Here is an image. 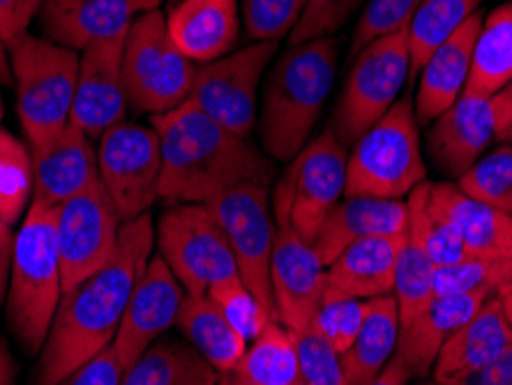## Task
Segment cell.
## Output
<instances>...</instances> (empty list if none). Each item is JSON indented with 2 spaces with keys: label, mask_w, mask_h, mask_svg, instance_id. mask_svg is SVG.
I'll use <instances>...</instances> for the list:
<instances>
[{
  "label": "cell",
  "mask_w": 512,
  "mask_h": 385,
  "mask_svg": "<svg viewBox=\"0 0 512 385\" xmlns=\"http://www.w3.org/2000/svg\"><path fill=\"white\" fill-rule=\"evenodd\" d=\"M7 54L12 86L17 88L19 120L28 143L54 137L70 125L79 77L77 51L26 33L7 44Z\"/></svg>",
  "instance_id": "obj_6"
},
{
  "label": "cell",
  "mask_w": 512,
  "mask_h": 385,
  "mask_svg": "<svg viewBox=\"0 0 512 385\" xmlns=\"http://www.w3.org/2000/svg\"><path fill=\"white\" fill-rule=\"evenodd\" d=\"M406 206H409L406 238L434 263V268L453 266V263L471 256L450 222L434 208L432 199H429L427 180L406 196Z\"/></svg>",
  "instance_id": "obj_34"
},
{
  "label": "cell",
  "mask_w": 512,
  "mask_h": 385,
  "mask_svg": "<svg viewBox=\"0 0 512 385\" xmlns=\"http://www.w3.org/2000/svg\"><path fill=\"white\" fill-rule=\"evenodd\" d=\"M409 231V206L397 199H376V196L346 194L330 210L328 220L316 233L312 247L326 263L342 254L346 247L365 238H397Z\"/></svg>",
  "instance_id": "obj_24"
},
{
  "label": "cell",
  "mask_w": 512,
  "mask_h": 385,
  "mask_svg": "<svg viewBox=\"0 0 512 385\" xmlns=\"http://www.w3.org/2000/svg\"><path fill=\"white\" fill-rule=\"evenodd\" d=\"M197 65L171 40L160 10L141 12L125 37L123 81L127 107L134 113H160L180 107L192 93Z\"/></svg>",
  "instance_id": "obj_7"
},
{
  "label": "cell",
  "mask_w": 512,
  "mask_h": 385,
  "mask_svg": "<svg viewBox=\"0 0 512 385\" xmlns=\"http://www.w3.org/2000/svg\"><path fill=\"white\" fill-rule=\"evenodd\" d=\"M33 201V157L24 141L0 127V222L14 226Z\"/></svg>",
  "instance_id": "obj_35"
},
{
  "label": "cell",
  "mask_w": 512,
  "mask_h": 385,
  "mask_svg": "<svg viewBox=\"0 0 512 385\" xmlns=\"http://www.w3.org/2000/svg\"><path fill=\"white\" fill-rule=\"evenodd\" d=\"M489 102H492V111L496 120V134H499V139H503V134L512 127V81L501 90V93H496Z\"/></svg>",
  "instance_id": "obj_49"
},
{
  "label": "cell",
  "mask_w": 512,
  "mask_h": 385,
  "mask_svg": "<svg viewBox=\"0 0 512 385\" xmlns=\"http://www.w3.org/2000/svg\"><path fill=\"white\" fill-rule=\"evenodd\" d=\"M499 139L492 102L487 97L462 95L434 120L427 132V150L436 169L459 178Z\"/></svg>",
  "instance_id": "obj_20"
},
{
  "label": "cell",
  "mask_w": 512,
  "mask_h": 385,
  "mask_svg": "<svg viewBox=\"0 0 512 385\" xmlns=\"http://www.w3.org/2000/svg\"><path fill=\"white\" fill-rule=\"evenodd\" d=\"M123 224L100 183L60 203L56 208V238L63 293L84 282L114 256Z\"/></svg>",
  "instance_id": "obj_14"
},
{
  "label": "cell",
  "mask_w": 512,
  "mask_h": 385,
  "mask_svg": "<svg viewBox=\"0 0 512 385\" xmlns=\"http://www.w3.org/2000/svg\"><path fill=\"white\" fill-rule=\"evenodd\" d=\"M457 187L471 199L483 201L487 206L499 208L512 215V146L492 150L471 166L464 176H459Z\"/></svg>",
  "instance_id": "obj_37"
},
{
  "label": "cell",
  "mask_w": 512,
  "mask_h": 385,
  "mask_svg": "<svg viewBox=\"0 0 512 385\" xmlns=\"http://www.w3.org/2000/svg\"><path fill=\"white\" fill-rule=\"evenodd\" d=\"M305 0H240V19L252 42H280L298 26Z\"/></svg>",
  "instance_id": "obj_39"
},
{
  "label": "cell",
  "mask_w": 512,
  "mask_h": 385,
  "mask_svg": "<svg viewBox=\"0 0 512 385\" xmlns=\"http://www.w3.org/2000/svg\"><path fill=\"white\" fill-rule=\"evenodd\" d=\"M220 374L187 342L160 337L125 369L120 385H217Z\"/></svg>",
  "instance_id": "obj_31"
},
{
  "label": "cell",
  "mask_w": 512,
  "mask_h": 385,
  "mask_svg": "<svg viewBox=\"0 0 512 385\" xmlns=\"http://www.w3.org/2000/svg\"><path fill=\"white\" fill-rule=\"evenodd\" d=\"M427 190L434 208L453 226L466 252L503 270L512 284V215L471 199L457 183L427 180Z\"/></svg>",
  "instance_id": "obj_18"
},
{
  "label": "cell",
  "mask_w": 512,
  "mask_h": 385,
  "mask_svg": "<svg viewBox=\"0 0 512 385\" xmlns=\"http://www.w3.org/2000/svg\"><path fill=\"white\" fill-rule=\"evenodd\" d=\"M33 157V201L58 208L100 183L97 150L72 123L40 143H28Z\"/></svg>",
  "instance_id": "obj_19"
},
{
  "label": "cell",
  "mask_w": 512,
  "mask_h": 385,
  "mask_svg": "<svg viewBox=\"0 0 512 385\" xmlns=\"http://www.w3.org/2000/svg\"><path fill=\"white\" fill-rule=\"evenodd\" d=\"M340 40L289 44L263 77L261 109L256 116L261 150L273 162H291L312 139L335 86Z\"/></svg>",
  "instance_id": "obj_3"
},
{
  "label": "cell",
  "mask_w": 512,
  "mask_h": 385,
  "mask_svg": "<svg viewBox=\"0 0 512 385\" xmlns=\"http://www.w3.org/2000/svg\"><path fill=\"white\" fill-rule=\"evenodd\" d=\"M44 0H0V37L5 44L26 35Z\"/></svg>",
  "instance_id": "obj_46"
},
{
  "label": "cell",
  "mask_w": 512,
  "mask_h": 385,
  "mask_svg": "<svg viewBox=\"0 0 512 385\" xmlns=\"http://www.w3.org/2000/svg\"><path fill=\"white\" fill-rule=\"evenodd\" d=\"M155 245L190 296H208L210 286L240 277L229 240L206 203H178L164 210Z\"/></svg>",
  "instance_id": "obj_10"
},
{
  "label": "cell",
  "mask_w": 512,
  "mask_h": 385,
  "mask_svg": "<svg viewBox=\"0 0 512 385\" xmlns=\"http://www.w3.org/2000/svg\"><path fill=\"white\" fill-rule=\"evenodd\" d=\"M97 171L120 220L148 215L160 201L162 180V150L153 127L123 120L104 132L97 146Z\"/></svg>",
  "instance_id": "obj_12"
},
{
  "label": "cell",
  "mask_w": 512,
  "mask_h": 385,
  "mask_svg": "<svg viewBox=\"0 0 512 385\" xmlns=\"http://www.w3.org/2000/svg\"><path fill=\"white\" fill-rule=\"evenodd\" d=\"M123 51L125 40L97 42L81 51L70 123L90 141H100L104 132L125 120Z\"/></svg>",
  "instance_id": "obj_17"
},
{
  "label": "cell",
  "mask_w": 512,
  "mask_h": 385,
  "mask_svg": "<svg viewBox=\"0 0 512 385\" xmlns=\"http://www.w3.org/2000/svg\"><path fill=\"white\" fill-rule=\"evenodd\" d=\"M153 217L125 222L118 247L100 270L63 293L40 351L33 385H58L114 344L134 286L153 259Z\"/></svg>",
  "instance_id": "obj_1"
},
{
  "label": "cell",
  "mask_w": 512,
  "mask_h": 385,
  "mask_svg": "<svg viewBox=\"0 0 512 385\" xmlns=\"http://www.w3.org/2000/svg\"><path fill=\"white\" fill-rule=\"evenodd\" d=\"M217 385H247V383L240 381L236 374H222L220 381H217Z\"/></svg>",
  "instance_id": "obj_55"
},
{
  "label": "cell",
  "mask_w": 512,
  "mask_h": 385,
  "mask_svg": "<svg viewBox=\"0 0 512 385\" xmlns=\"http://www.w3.org/2000/svg\"><path fill=\"white\" fill-rule=\"evenodd\" d=\"M512 81V0L494 7L483 19L473 44L471 74L464 95L492 100Z\"/></svg>",
  "instance_id": "obj_30"
},
{
  "label": "cell",
  "mask_w": 512,
  "mask_h": 385,
  "mask_svg": "<svg viewBox=\"0 0 512 385\" xmlns=\"http://www.w3.org/2000/svg\"><path fill=\"white\" fill-rule=\"evenodd\" d=\"M164 19L171 40L194 65L231 54L243 28L238 0H178Z\"/></svg>",
  "instance_id": "obj_23"
},
{
  "label": "cell",
  "mask_w": 512,
  "mask_h": 385,
  "mask_svg": "<svg viewBox=\"0 0 512 385\" xmlns=\"http://www.w3.org/2000/svg\"><path fill=\"white\" fill-rule=\"evenodd\" d=\"M293 337L298 349L300 381L307 385H351L346 379L342 356L319 330L310 326Z\"/></svg>",
  "instance_id": "obj_41"
},
{
  "label": "cell",
  "mask_w": 512,
  "mask_h": 385,
  "mask_svg": "<svg viewBox=\"0 0 512 385\" xmlns=\"http://www.w3.org/2000/svg\"><path fill=\"white\" fill-rule=\"evenodd\" d=\"M501 141H506V143H510V146H512V127H510V130H508L506 134H503Z\"/></svg>",
  "instance_id": "obj_56"
},
{
  "label": "cell",
  "mask_w": 512,
  "mask_h": 385,
  "mask_svg": "<svg viewBox=\"0 0 512 385\" xmlns=\"http://www.w3.org/2000/svg\"><path fill=\"white\" fill-rule=\"evenodd\" d=\"M0 86H12V67L10 54H7V44L0 37Z\"/></svg>",
  "instance_id": "obj_52"
},
{
  "label": "cell",
  "mask_w": 512,
  "mask_h": 385,
  "mask_svg": "<svg viewBox=\"0 0 512 385\" xmlns=\"http://www.w3.org/2000/svg\"><path fill=\"white\" fill-rule=\"evenodd\" d=\"M120 383H123V367H120L116 349L114 344H111L102 353H97L95 358H90L86 365L74 369V372L58 385H120Z\"/></svg>",
  "instance_id": "obj_45"
},
{
  "label": "cell",
  "mask_w": 512,
  "mask_h": 385,
  "mask_svg": "<svg viewBox=\"0 0 512 385\" xmlns=\"http://www.w3.org/2000/svg\"><path fill=\"white\" fill-rule=\"evenodd\" d=\"M418 125L413 102L397 100L395 107L349 148L346 194L404 201L425 183L427 166Z\"/></svg>",
  "instance_id": "obj_5"
},
{
  "label": "cell",
  "mask_w": 512,
  "mask_h": 385,
  "mask_svg": "<svg viewBox=\"0 0 512 385\" xmlns=\"http://www.w3.org/2000/svg\"><path fill=\"white\" fill-rule=\"evenodd\" d=\"M173 3H178V0H169V5H173Z\"/></svg>",
  "instance_id": "obj_59"
},
{
  "label": "cell",
  "mask_w": 512,
  "mask_h": 385,
  "mask_svg": "<svg viewBox=\"0 0 512 385\" xmlns=\"http://www.w3.org/2000/svg\"><path fill=\"white\" fill-rule=\"evenodd\" d=\"M496 296H499V300H501L503 314H506V321H508V328H510V335H512V284L501 286V289L496 291Z\"/></svg>",
  "instance_id": "obj_53"
},
{
  "label": "cell",
  "mask_w": 512,
  "mask_h": 385,
  "mask_svg": "<svg viewBox=\"0 0 512 385\" xmlns=\"http://www.w3.org/2000/svg\"><path fill=\"white\" fill-rule=\"evenodd\" d=\"M367 300H323L312 326L340 353L349 349L365 319Z\"/></svg>",
  "instance_id": "obj_44"
},
{
  "label": "cell",
  "mask_w": 512,
  "mask_h": 385,
  "mask_svg": "<svg viewBox=\"0 0 512 385\" xmlns=\"http://www.w3.org/2000/svg\"><path fill=\"white\" fill-rule=\"evenodd\" d=\"M409 74L411 56L406 30L370 42L351 58L349 74L328 125L346 148H351L395 107L404 83H409Z\"/></svg>",
  "instance_id": "obj_9"
},
{
  "label": "cell",
  "mask_w": 512,
  "mask_h": 385,
  "mask_svg": "<svg viewBox=\"0 0 512 385\" xmlns=\"http://www.w3.org/2000/svg\"><path fill=\"white\" fill-rule=\"evenodd\" d=\"M0 120H3V100H0Z\"/></svg>",
  "instance_id": "obj_58"
},
{
  "label": "cell",
  "mask_w": 512,
  "mask_h": 385,
  "mask_svg": "<svg viewBox=\"0 0 512 385\" xmlns=\"http://www.w3.org/2000/svg\"><path fill=\"white\" fill-rule=\"evenodd\" d=\"M406 236L365 238L337 254L326 266L323 300H372L390 296Z\"/></svg>",
  "instance_id": "obj_25"
},
{
  "label": "cell",
  "mask_w": 512,
  "mask_h": 385,
  "mask_svg": "<svg viewBox=\"0 0 512 385\" xmlns=\"http://www.w3.org/2000/svg\"><path fill=\"white\" fill-rule=\"evenodd\" d=\"M275 54V42H252L213 63L197 65L187 100L229 132L250 139L259 116V88Z\"/></svg>",
  "instance_id": "obj_11"
},
{
  "label": "cell",
  "mask_w": 512,
  "mask_h": 385,
  "mask_svg": "<svg viewBox=\"0 0 512 385\" xmlns=\"http://www.w3.org/2000/svg\"><path fill=\"white\" fill-rule=\"evenodd\" d=\"M176 328L220 376L231 374L247 349V339L224 319L220 307L208 296L185 293L176 316Z\"/></svg>",
  "instance_id": "obj_28"
},
{
  "label": "cell",
  "mask_w": 512,
  "mask_h": 385,
  "mask_svg": "<svg viewBox=\"0 0 512 385\" xmlns=\"http://www.w3.org/2000/svg\"><path fill=\"white\" fill-rule=\"evenodd\" d=\"M270 289L275 319L293 335L312 326L326 293V263L289 222L280 220H275Z\"/></svg>",
  "instance_id": "obj_15"
},
{
  "label": "cell",
  "mask_w": 512,
  "mask_h": 385,
  "mask_svg": "<svg viewBox=\"0 0 512 385\" xmlns=\"http://www.w3.org/2000/svg\"><path fill=\"white\" fill-rule=\"evenodd\" d=\"M63 298V270L56 238V208L30 201L14 236L7 326L24 351L35 356L47 342L51 321Z\"/></svg>",
  "instance_id": "obj_4"
},
{
  "label": "cell",
  "mask_w": 512,
  "mask_h": 385,
  "mask_svg": "<svg viewBox=\"0 0 512 385\" xmlns=\"http://www.w3.org/2000/svg\"><path fill=\"white\" fill-rule=\"evenodd\" d=\"M450 385H512V351L492 362V365L478 369V372Z\"/></svg>",
  "instance_id": "obj_47"
},
{
  "label": "cell",
  "mask_w": 512,
  "mask_h": 385,
  "mask_svg": "<svg viewBox=\"0 0 512 385\" xmlns=\"http://www.w3.org/2000/svg\"><path fill=\"white\" fill-rule=\"evenodd\" d=\"M418 385H439V383H434V381H423V383H418Z\"/></svg>",
  "instance_id": "obj_57"
},
{
  "label": "cell",
  "mask_w": 512,
  "mask_h": 385,
  "mask_svg": "<svg viewBox=\"0 0 512 385\" xmlns=\"http://www.w3.org/2000/svg\"><path fill=\"white\" fill-rule=\"evenodd\" d=\"M231 374L247 385H298L300 362L293 332L277 319L270 321L261 335L247 344Z\"/></svg>",
  "instance_id": "obj_32"
},
{
  "label": "cell",
  "mask_w": 512,
  "mask_h": 385,
  "mask_svg": "<svg viewBox=\"0 0 512 385\" xmlns=\"http://www.w3.org/2000/svg\"><path fill=\"white\" fill-rule=\"evenodd\" d=\"M162 3L164 0H134V7H137V14H141V12L160 10Z\"/></svg>",
  "instance_id": "obj_54"
},
{
  "label": "cell",
  "mask_w": 512,
  "mask_h": 385,
  "mask_svg": "<svg viewBox=\"0 0 512 385\" xmlns=\"http://www.w3.org/2000/svg\"><path fill=\"white\" fill-rule=\"evenodd\" d=\"M346 162L349 148L330 127L307 141L275 183V220L289 222L312 245L330 210L346 196Z\"/></svg>",
  "instance_id": "obj_8"
},
{
  "label": "cell",
  "mask_w": 512,
  "mask_h": 385,
  "mask_svg": "<svg viewBox=\"0 0 512 385\" xmlns=\"http://www.w3.org/2000/svg\"><path fill=\"white\" fill-rule=\"evenodd\" d=\"M37 19L49 42L86 51L97 42L125 40L137 7L134 0H44Z\"/></svg>",
  "instance_id": "obj_21"
},
{
  "label": "cell",
  "mask_w": 512,
  "mask_h": 385,
  "mask_svg": "<svg viewBox=\"0 0 512 385\" xmlns=\"http://www.w3.org/2000/svg\"><path fill=\"white\" fill-rule=\"evenodd\" d=\"M363 0H305V10L300 14L298 26L291 30L289 44L335 37L349 24Z\"/></svg>",
  "instance_id": "obj_43"
},
{
  "label": "cell",
  "mask_w": 512,
  "mask_h": 385,
  "mask_svg": "<svg viewBox=\"0 0 512 385\" xmlns=\"http://www.w3.org/2000/svg\"><path fill=\"white\" fill-rule=\"evenodd\" d=\"M512 351V335L503 314L499 296L487 303L443 344L432 367V379L439 385H450L478 369L492 365Z\"/></svg>",
  "instance_id": "obj_26"
},
{
  "label": "cell",
  "mask_w": 512,
  "mask_h": 385,
  "mask_svg": "<svg viewBox=\"0 0 512 385\" xmlns=\"http://www.w3.org/2000/svg\"><path fill=\"white\" fill-rule=\"evenodd\" d=\"M399 309L393 293L367 300L365 319L353 344L342 353V365L351 385H365L379 376L395 358L399 342Z\"/></svg>",
  "instance_id": "obj_29"
},
{
  "label": "cell",
  "mask_w": 512,
  "mask_h": 385,
  "mask_svg": "<svg viewBox=\"0 0 512 385\" xmlns=\"http://www.w3.org/2000/svg\"><path fill=\"white\" fill-rule=\"evenodd\" d=\"M208 298L220 307L224 319L247 339V344L259 337L261 330L275 319L270 309L263 307L261 300L250 291V286L243 282V277L210 286Z\"/></svg>",
  "instance_id": "obj_38"
},
{
  "label": "cell",
  "mask_w": 512,
  "mask_h": 385,
  "mask_svg": "<svg viewBox=\"0 0 512 385\" xmlns=\"http://www.w3.org/2000/svg\"><path fill=\"white\" fill-rule=\"evenodd\" d=\"M14 379H17V365L7 344L0 339V385H14Z\"/></svg>",
  "instance_id": "obj_51"
},
{
  "label": "cell",
  "mask_w": 512,
  "mask_h": 385,
  "mask_svg": "<svg viewBox=\"0 0 512 385\" xmlns=\"http://www.w3.org/2000/svg\"><path fill=\"white\" fill-rule=\"evenodd\" d=\"M501 286H508V279L492 263L476 256H466L464 261H457L453 266L434 268V296H464V293L476 291H499Z\"/></svg>",
  "instance_id": "obj_42"
},
{
  "label": "cell",
  "mask_w": 512,
  "mask_h": 385,
  "mask_svg": "<svg viewBox=\"0 0 512 385\" xmlns=\"http://www.w3.org/2000/svg\"><path fill=\"white\" fill-rule=\"evenodd\" d=\"M206 206L229 240L243 282L250 286V291L261 300L263 307H268L270 314L275 316L273 289H270V259H273L275 245L270 185H236Z\"/></svg>",
  "instance_id": "obj_13"
},
{
  "label": "cell",
  "mask_w": 512,
  "mask_h": 385,
  "mask_svg": "<svg viewBox=\"0 0 512 385\" xmlns=\"http://www.w3.org/2000/svg\"><path fill=\"white\" fill-rule=\"evenodd\" d=\"M496 291H476L464 296L434 298L423 314L399 328L395 358L409 379H427L443 344L483 307Z\"/></svg>",
  "instance_id": "obj_22"
},
{
  "label": "cell",
  "mask_w": 512,
  "mask_h": 385,
  "mask_svg": "<svg viewBox=\"0 0 512 385\" xmlns=\"http://www.w3.org/2000/svg\"><path fill=\"white\" fill-rule=\"evenodd\" d=\"M418 5L420 0H367L363 14L353 28L349 56L353 58L374 40L409 30Z\"/></svg>",
  "instance_id": "obj_40"
},
{
  "label": "cell",
  "mask_w": 512,
  "mask_h": 385,
  "mask_svg": "<svg viewBox=\"0 0 512 385\" xmlns=\"http://www.w3.org/2000/svg\"><path fill=\"white\" fill-rule=\"evenodd\" d=\"M480 26H483V14L478 12L425 60L418 74L416 100H413L418 123H434L464 95L471 74L473 44H476Z\"/></svg>",
  "instance_id": "obj_27"
},
{
  "label": "cell",
  "mask_w": 512,
  "mask_h": 385,
  "mask_svg": "<svg viewBox=\"0 0 512 385\" xmlns=\"http://www.w3.org/2000/svg\"><path fill=\"white\" fill-rule=\"evenodd\" d=\"M14 236L10 224L0 222V307L7 300V289H10V273H12V256H14Z\"/></svg>",
  "instance_id": "obj_48"
},
{
  "label": "cell",
  "mask_w": 512,
  "mask_h": 385,
  "mask_svg": "<svg viewBox=\"0 0 512 385\" xmlns=\"http://www.w3.org/2000/svg\"><path fill=\"white\" fill-rule=\"evenodd\" d=\"M162 150L160 201L210 203L245 183L273 185L275 162L250 139L238 137L185 100L173 111L150 116Z\"/></svg>",
  "instance_id": "obj_2"
},
{
  "label": "cell",
  "mask_w": 512,
  "mask_h": 385,
  "mask_svg": "<svg viewBox=\"0 0 512 385\" xmlns=\"http://www.w3.org/2000/svg\"><path fill=\"white\" fill-rule=\"evenodd\" d=\"M298 385H307V383H303V381H300V383H298Z\"/></svg>",
  "instance_id": "obj_60"
},
{
  "label": "cell",
  "mask_w": 512,
  "mask_h": 385,
  "mask_svg": "<svg viewBox=\"0 0 512 385\" xmlns=\"http://www.w3.org/2000/svg\"><path fill=\"white\" fill-rule=\"evenodd\" d=\"M483 0H420L406 37H409L411 74L409 81H416L425 60L441 47L448 37H453L471 17L480 12Z\"/></svg>",
  "instance_id": "obj_33"
},
{
  "label": "cell",
  "mask_w": 512,
  "mask_h": 385,
  "mask_svg": "<svg viewBox=\"0 0 512 385\" xmlns=\"http://www.w3.org/2000/svg\"><path fill=\"white\" fill-rule=\"evenodd\" d=\"M409 381L411 379H409V374H406V369L399 365L397 358H393L374 381L365 383V385H409Z\"/></svg>",
  "instance_id": "obj_50"
},
{
  "label": "cell",
  "mask_w": 512,
  "mask_h": 385,
  "mask_svg": "<svg viewBox=\"0 0 512 385\" xmlns=\"http://www.w3.org/2000/svg\"><path fill=\"white\" fill-rule=\"evenodd\" d=\"M183 298L185 289L176 275L171 273L160 254L153 256L127 300V309L114 339L123 374L146 353L150 344H155L164 332L176 326Z\"/></svg>",
  "instance_id": "obj_16"
},
{
  "label": "cell",
  "mask_w": 512,
  "mask_h": 385,
  "mask_svg": "<svg viewBox=\"0 0 512 385\" xmlns=\"http://www.w3.org/2000/svg\"><path fill=\"white\" fill-rule=\"evenodd\" d=\"M393 296L399 309V323H406L423 314L434 296V263L420 252L416 245L406 243L399 252L395 268V286Z\"/></svg>",
  "instance_id": "obj_36"
}]
</instances>
